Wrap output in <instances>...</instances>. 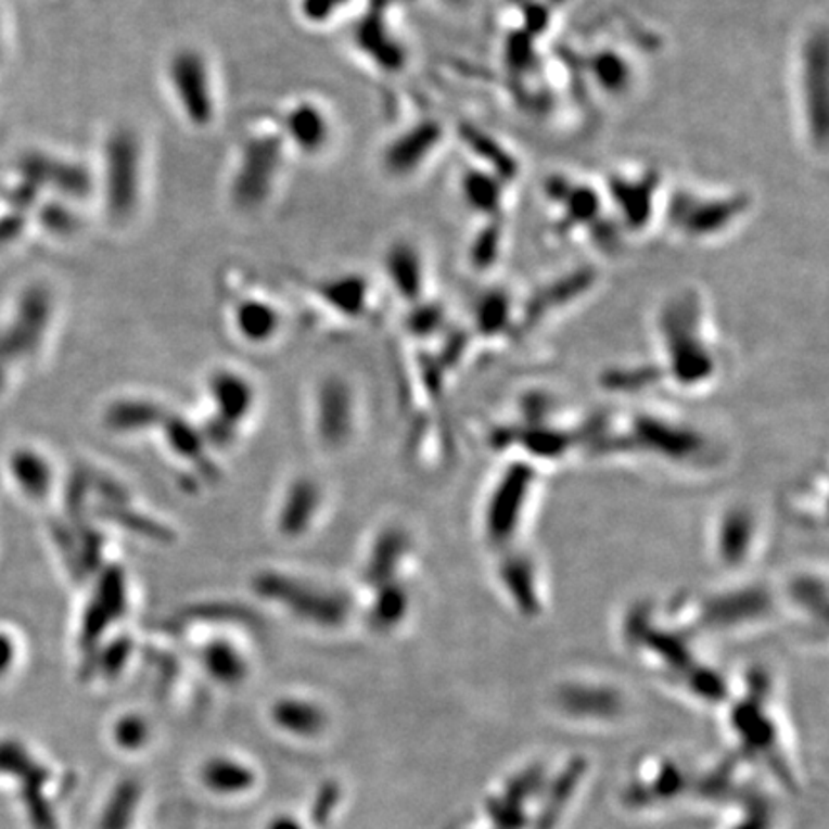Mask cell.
<instances>
[{
    "mask_svg": "<svg viewBox=\"0 0 829 829\" xmlns=\"http://www.w3.org/2000/svg\"><path fill=\"white\" fill-rule=\"evenodd\" d=\"M324 296L336 309L356 316L364 309L366 299V282L357 277H342L324 286Z\"/></svg>",
    "mask_w": 829,
    "mask_h": 829,
    "instance_id": "15",
    "label": "cell"
},
{
    "mask_svg": "<svg viewBox=\"0 0 829 829\" xmlns=\"http://www.w3.org/2000/svg\"><path fill=\"white\" fill-rule=\"evenodd\" d=\"M114 736H116L117 745L124 749H139L149 739V726L141 716H124L117 722Z\"/></svg>",
    "mask_w": 829,
    "mask_h": 829,
    "instance_id": "17",
    "label": "cell"
},
{
    "mask_svg": "<svg viewBox=\"0 0 829 829\" xmlns=\"http://www.w3.org/2000/svg\"><path fill=\"white\" fill-rule=\"evenodd\" d=\"M135 795L133 789L124 788L116 796H114V803L110 805L109 814L104 818L102 829H125L127 821L131 818V811H133Z\"/></svg>",
    "mask_w": 829,
    "mask_h": 829,
    "instance_id": "18",
    "label": "cell"
},
{
    "mask_svg": "<svg viewBox=\"0 0 829 829\" xmlns=\"http://www.w3.org/2000/svg\"><path fill=\"white\" fill-rule=\"evenodd\" d=\"M273 720L296 736H316L323 730L324 713L311 701L289 697L273 706Z\"/></svg>",
    "mask_w": 829,
    "mask_h": 829,
    "instance_id": "10",
    "label": "cell"
},
{
    "mask_svg": "<svg viewBox=\"0 0 829 829\" xmlns=\"http://www.w3.org/2000/svg\"><path fill=\"white\" fill-rule=\"evenodd\" d=\"M321 506V489L317 488L316 482L299 481L292 484L286 492V498L282 501L279 524L284 534L298 536L307 531V526L314 523L316 514Z\"/></svg>",
    "mask_w": 829,
    "mask_h": 829,
    "instance_id": "8",
    "label": "cell"
},
{
    "mask_svg": "<svg viewBox=\"0 0 829 829\" xmlns=\"http://www.w3.org/2000/svg\"><path fill=\"white\" fill-rule=\"evenodd\" d=\"M202 778L207 788L217 793H239L252 788L254 783V774L246 766L229 758H216L207 763Z\"/></svg>",
    "mask_w": 829,
    "mask_h": 829,
    "instance_id": "12",
    "label": "cell"
},
{
    "mask_svg": "<svg viewBox=\"0 0 829 829\" xmlns=\"http://www.w3.org/2000/svg\"><path fill=\"white\" fill-rule=\"evenodd\" d=\"M204 664L207 672L224 684H237L246 674V663L241 653L225 641H214L206 647Z\"/></svg>",
    "mask_w": 829,
    "mask_h": 829,
    "instance_id": "13",
    "label": "cell"
},
{
    "mask_svg": "<svg viewBox=\"0 0 829 829\" xmlns=\"http://www.w3.org/2000/svg\"><path fill=\"white\" fill-rule=\"evenodd\" d=\"M144 150L131 127H117L104 141L100 191L110 219L125 224L141 204Z\"/></svg>",
    "mask_w": 829,
    "mask_h": 829,
    "instance_id": "1",
    "label": "cell"
},
{
    "mask_svg": "<svg viewBox=\"0 0 829 829\" xmlns=\"http://www.w3.org/2000/svg\"><path fill=\"white\" fill-rule=\"evenodd\" d=\"M434 139L436 137L432 133L431 127H423L394 142L386 154V164L391 167V171L396 175L411 171V167L417 166L426 156L424 152L432 149Z\"/></svg>",
    "mask_w": 829,
    "mask_h": 829,
    "instance_id": "11",
    "label": "cell"
},
{
    "mask_svg": "<svg viewBox=\"0 0 829 829\" xmlns=\"http://www.w3.org/2000/svg\"><path fill=\"white\" fill-rule=\"evenodd\" d=\"M234 327L244 341L264 344L279 331L281 316L264 299H244L234 309Z\"/></svg>",
    "mask_w": 829,
    "mask_h": 829,
    "instance_id": "9",
    "label": "cell"
},
{
    "mask_svg": "<svg viewBox=\"0 0 829 829\" xmlns=\"http://www.w3.org/2000/svg\"><path fill=\"white\" fill-rule=\"evenodd\" d=\"M267 829H304L302 828V824H299L298 820H294V818H289V816H281V818H275L271 824H269V828Z\"/></svg>",
    "mask_w": 829,
    "mask_h": 829,
    "instance_id": "20",
    "label": "cell"
},
{
    "mask_svg": "<svg viewBox=\"0 0 829 829\" xmlns=\"http://www.w3.org/2000/svg\"><path fill=\"white\" fill-rule=\"evenodd\" d=\"M22 651L24 641L16 628L0 622V681L7 680L16 672L17 664L22 661Z\"/></svg>",
    "mask_w": 829,
    "mask_h": 829,
    "instance_id": "16",
    "label": "cell"
},
{
    "mask_svg": "<svg viewBox=\"0 0 829 829\" xmlns=\"http://www.w3.org/2000/svg\"><path fill=\"white\" fill-rule=\"evenodd\" d=\"M209 398L216 406L217 414L229 423H239L248 417L254 406V391L250 382L232 371H217L207 382Z\"/></svg>",
    "mask_w": 829,
    "mask_h": 829,
    "instance_id": "6",
    "label": "cell"
},
{
    "mask_svg": "<svg viewBox=\"0 0 829 829\" xmlns=\"http://www.w3.org/2000/svg\"><path fill=\"white\" fill-rule=\"evenodd\" d=\"M284 133L304 154H317L331 141V122L317 104L302 102L286 112Z\"/></svg>",
    "mask_w": 829,
    "mask_h": 829,
    "instance_id": "5",
    "label": "cell"
},
{
    "mask_svg": "<svg viewBox=\"0 0 829 829\" xmlns=\"http://www.w3.org/2000/svg\"><path fill=\"white\" fill-rule=\"evenodd\" d=\"M282 164V142L279 137L257 135L242 149L239 169L232 177V200L242 209H257L273 192Z\"/></svg>",
    "mask_w": 829,
    "mask_h": 829,
    "instance_id": "3",
    "label": "cell"
},
{
    "mask_svg": "<svg viewBox=\"0 0 829 829\" xmlns=\"http://www.w3.org/2000/svg\"><path fill=\"white\" fill-rule=\"evenodd\" d=\"M349 0H302V14L309 22L324 24L331 20L332 14L341 12Z\"/></svg>",
    "mask_w": 829,
    "mask_h": 829,
    "instance_id": "19",
    "label": "cell"
},
{
    "mask_svg": "<svg viewBox=\"0 0 829 829\" xmlns=\"http://www.w3.org/2000/svg\"><path fill=\"white\" fill-rule=\"evenodd\" d=\"M388 273L392 281L396 282L399 291L413 296L419 291L421 282V269H419V257L407 244H398L396 248L391 250L388 254Z\"/></svg>",
    "mask_w": 829,
    "mask_h": 829,
    "instance_id": "14",
    "label": "cell"
},
{
    "mask_svg": "<svg viewBox=\"0 0 829 829\" xmlns=\"http://www.w3.org/2000/svg\"><path fill=\"white\" fill-rule=\"evenodd\" d=\"M2 474L17 498L29 506H44L52 498L59 471L47 449L29 442L14 444L2 461Z\"/></svg>",
    "mask_w": 829,
    "mask_h": 829,
    "instance_id": "4",
    "label": "cell"
},
{
    "mask_svg": "<svg viewBox=\"0 0 829 829\" xmlns=\"http://www.w3.org/2000/svg\"><path fill=\"white\" fill-rule=\"evenodd\" d=\"M167 79L189 124L194 127L212 124L216 116V94L206 56L196 49L177 50L169 60Z\"/></svg>",
    "mask_w": 829,
    "mask_h": 829,
    "instance_id": "2",
    "label": "cell"
},
{
    "mask_svg": "<svg viewBox=\"0 0 829 829\" xmlns=\"http://www.w3.org/2000/svg\"><path fill=\"white\" fill-rule=\"evenodd\" d=\"M319 432L329 444H341L349 434L352 426V398L344 382L331 381L324 384L319 394Z\"/></svg>",
    "mask_w": 829,
    "mask_h": 829,
    "instance_id": "7",
    "label": "cell"
},
{
    "mask_svg": "<svg viewBox=\"0 0 829 829\" xmlns=\"http://www.w3.org/2000/svg\"><path fill=\"white\" fill-rule=\"evenodd\" d=\"M4 31H7V25H4V17L0 14V60L4 59V50H7V34Z\"/></svg>",
    "mask_w": 829,
    "mask_h": 829,
    "instance_id": "21",
    "label": "cell"
}]
</instances>
